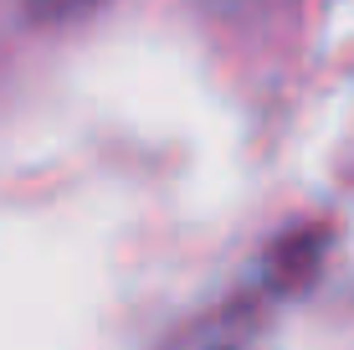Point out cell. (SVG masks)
I'll use <instances>...</instances> for the list:
<instances>
[{
  "label": "cell",
  "mask_w": 354,
  "mask_h": 350,
  "mask_svg": "<svg viewBox=\"0 0 354 350\" xmlns=\"http://www.w3.org/2000/svg\"><path fill=\"white\" fill-rule=\"evenodd\" d=\"M97 0H26V10L36 21H72V16H82V10H93Z\"/></svg>",
  "instance_id": "cell-1"
}]
</instances>
